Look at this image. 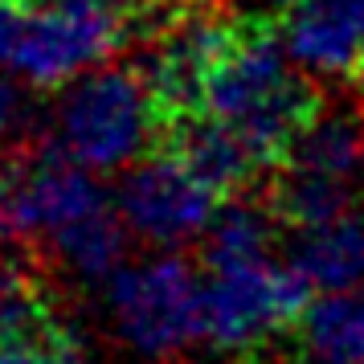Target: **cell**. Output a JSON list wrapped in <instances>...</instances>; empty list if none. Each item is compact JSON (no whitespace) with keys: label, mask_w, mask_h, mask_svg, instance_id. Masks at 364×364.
<instances>
[{"label":"cell","mask_w":364,"mask_h":364,"mask_svg":"<svg viewBox=\"0 0 364 364\" xmlns=\"http://www.w3.org/2000/svg\"><path fill=\"white\" fill-rule=\"evenodd\" d=\"M282 41L311 74L364 78V0H299L282 17Z\"/></svg>","instance_id":"7"},{"label":"cell","mask_w":364,"mask_h":364,"mask_svg":"<svg viewBox=\"0 0 364 364\" xmlns=\"http://www.w3.org/2000/svg\"><path fill=\"white\" fill-rule=\"evenodd\" d=\"M225 205V193L205 181L193 164H184L172 151L139 156L123 181L119 209L135 233L151 237L156 246H181L205 237Z\"/></svg>","instance_id":"6"},{"label":"cell","mask_w":364,"mask_h":364,"mask_svg":"<svg viewBox=\"0 0 364 364\" xmlns=\"http://www.w3.org/2000/svg\"><path fill=\"white\" fill-rule=\"evenodd\" d=\"M115 323L144 356H176L205 336V279L184 258L123 266L111 282Z\"/></svg>","instance_id":"5"},{"label":"cell","mask_w":364,"mask_h":364,"mask_svg":"<svg viewBox=\"0 0 364 364\" xmlns=\"http://www.w3.org/2000/svg\"><path fill=\"white\" fill-rule=\"evenodd\" d=\"M315 364H323V360H315Z\"/></svg>","instance_id":"14"},{"label":"cell","mask_w":364,"mask_h":364,"mask_svg":"<svg viewBox=\"0 0 364 364\" xmlns=\"http://www.w3.org/2000/svg\"><path fill=\"white\" fill-rule=\"evenodd\" d=\"M299 0H274V9H279V13H287V9H295Z\"/></svg>","instance_id":"13"},{"label":"cell","mask_w":364,"mask_h":364,"mask_svg":"<svg viewBox=\"0 0 364 364\" xmlns=\"http://www.w3.org/2000/svg\"><path fill=\"white\" fill-rule=\"evenodd\" d=\"M37 86L0 74V156H29L37 148Z\"/></svg>","instance_id":"11"},{"label":"cell","mask_w":364,"mask_h":364,"mask_svg":"<svg viewBox=\"0 0 364 364\" xmlns=\"http://www.w3.org/2000/svg\"><path fill=\"white\" fill-rule=\"evenodd\" d=\"M364 168V123L352 111H319L274 168L270 209L282 225H315L348 213L352 181Z\"/></svg>","instance_id":"3"},{"label":"cell","mask_w":364,"mask_h":364,"mask_svg":"<svg viewBox=\"0 0 364 364\" xmlns=\"http://www.w3.org/2000/svg\"><path fill=\"white\" fill-rule=\"evenodd\" d=\"M295 328L315 360L364 364V282L352 291L315 295L303 307Z\"/></svg>","instance_id":"9"},{"label":"cell","mask_w":364,"mask_h":364,"mask_svg":"<svg viewBox=\"0 0 364 364\" xmlns=\"http://www.w3.org/2000/svg\"><path fill=\"white\" fill-rule=\"evenodd\" d=\"M132 37V25L99 0H33L4 70L37 90H58L111 62Z\"/></svg>","instance_id":"2"},{"label":"cell","mask_w":364,"mask_h":364,"mask_svg":"<svg viewBox=\"0 0 364 364\" xmlns=\"http://www.w3.org/2000/svg\"><path fill=\"white\" fill-rule=\"evenodd\" d=\"M311 287L291 262L279 266L270 254L250 262L209 266L205 274V336L221 352L254 356L274 336L295 328Z\"/></svg>","instance_id":"4"},{"label":"cell","mask_w":364,"mask_h":364,"mask_svg":"<svg viewBox=\"0 0 364 364\" xmlns=\"http://www.w3.org/2000/svg\"><path fill=\"white\" fill-rule=\"evenodd\" d=\"M291 266L311 287V295L352 291L364 282V217L340 213L328 221L303 225L291 246Z\"/></svg>","instance_id":"8"},{"label":"cell","mask_w":364,"mask_h":364,"mask_svg":"<svg viewBox=\"0 0 364 364\" xmlns=\"http://www.w3.org/2000/svg\"><path fill=\"white\" fill-rule=\"evenodd\" d=\"M58 144L95 172L135 164L156 148V107L144 66H95L58 107Z\"/></svg>","instance_id":"1"},{"label":"cell","mask_w":364,"mask_h":364,"mask_svg":"<svg viewBox=\"0 0 364 364\" xmlns=\"http://www.w3.org/2000/svg\"><path fill=\"white\" fill-rule=\"evenodd\" d=\"M21 164H25V156H0V246L21 233Z\"/></svg>","instance_id":"12"},{"label":"cell","mask_w":364,"mask_h":364,"mask_svg":"<svg viewBox=\"0 0 364 364\" xmlns=\"http://www.w3.org/2000/svg\"><path fill=\"white\" fill-rule=\"evenodd\" d=\"M0 364H86L78 340L62 319L0 336Z\"/></svg>","instance_id":"10"}]
</instances>
